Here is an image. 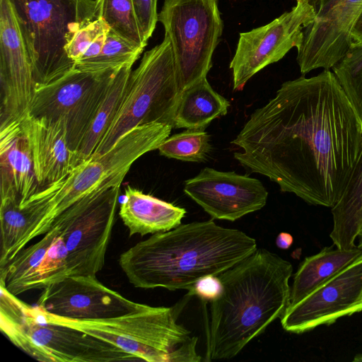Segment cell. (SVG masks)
I'll list each match as a JSON object with an SVG mask.
<instances>
[{
    "instance_id": "obj_13",
    "label": "cell",
    "mask_w": 362,
    "mask_h": 362,
    "mask_svg": "<svg viewBox=\"0 0 362 362\" xmlns=\"http://www.w3.org/2000/svg\"><path fill=\"white\" fill-rule=\"evenodd\" d=\"M315 12V21L303 30L297 49L300 73L330 69L352 44L351 30L362 11V0H308Z\"/></svg>"
},
{
    "instance_id": "obj_3",
    "label": "cell",
    "mask_w": 362,
    "mask_h": 362,
    "mask_svg": "<svg viewBox=\"0 0 362 362\" xmlns=\"http://www.w3.org/2000/svg\"><path fill=\"white\" fill-rule=\"evenodd\" d=\"M292 272L290 262L262 248L218 275L221 291L210 301L204 361L235 357L283 315Z\"/></svg>"
},
{
    "instance_id": "obj_33",
    "label": "cell",
    "mask_w": 362,
    "mask_h": 362,
    "mask_svg": "<svg viewBox=\"0 0 362 362\" xmlns=\"http://www.w3.org/2000/svg\"><path fill=\"white\" fill-rule=\"evenodd\" d=\"M221 291V284L218 276H207L202 278L189 290L188 295L197 296L204 302L216 298Z\"/></svg>"
},
{
    "instance_id": "obj_24",
    "label": "cell",
    "mask_w": 362,
    "mask_h": 362,
    "mask_svg": "<svg viewBox=\"0 0 362 362\" xmlns=\"http://www.w3.org/2000/svg\"><path fill=\"white\" fill-rule=\"evenodd\" d=\"M230 102L216 92L206 77L187 88L180 95L174 128L205 130L216 118L228 112Z\"/></svg>"
},
{
    "instance_id": "obj_1",
    "label": "cell",
    "mask_w": 362,
    "mask_h": 362,
    "mask_svg": "<svg viewBox=\"0 0 362 362\" xmlns=\"http://www.w3.org/2000/svg\"><path fill=\"white\" fill-rule=\"evenodd\" d=\"M231 144L234 158L283 192L332 208L359 154L362 124L333 71L283 83Z\"/></svg>"
},
{
    "instance_id": "obj_8",
    "label": "cell",
    "mask_w": 362,
    "mask_h": 362,
    "mask_svg": "<svg viewBox=\"0 0 362 362\" xmlns=\"http://www.w3.org/2000/svg\"><path fill=\"white\" fill-rule=\"evenodd\" d=\"M169 38L146 51L132 71L120 110L112 126L90 158L107 152L132 129L161 123L174 128V117L181 93Z\"/></svg>"
},
{
    "instance_id": "obj_22",
    "label": "cell",
    "mask_w": 362,
    "mask_h": 362,
    "mask_svg": "<svg viewBox=\"0 0 362 362\" xmlns=\"http://www.w3.org/2000/svg\"><path fill=\"white\" fill-rule=\"evenodd\" d=\"M362 258V247L341 249L333 244L307 257L299 265L291 287L289 305H293L341 271Z\"/></svg>"
},
{
    "instance_id": "obj_4",
    "label": "cell",
    "mask_w": 362,
    "mask_h": 362,
    "mask_svg": "<svg viewBox=\"0 0 362 362\" xmlns=\"http://www.w3.org/2000/svg\"><path fill=\"white\" fill-rule=\"evenodd\" d=\"M187 295L173 307L145 305L134 312L98 320H69L31 306L40 319L79 329L117 346L139 361L148 362H199L198 338L177 322Z\"/></svg>"
},
{
    "instance_id": "obj_37",
    "label": "cell",
    "mask_w": 362,
    "mask_h": 362,
    "mask_svg": "<svg viewBox=\"0 0 362 362\" xmlns=\"http://www.w3.org/2000/svg\"><path fill=\"white\" fill-rule=\"evenodd\" d=\"M358 246L362 247V230H361L358 236Z\"/></svg>"
},
{
    "instance_id": "obj_28",
    "label": "cell",
    "mask_w": 362,
    "mask_h": 362,
    "mask_svg": "<svg viewBox=\"0 0 362 362\" xmlns=\"http://www.w3.org/2000/svg\"><path fill=\"white\" fill-rule=\"evenodd\" d=\"M143 50L110 30L100 54L76 62L74 68L83 71L98 73L118 69L127 65L133 66Z\"/></svg>"
},
{
    "instance_id": "obj_27",
    "label": "cell",
    "mask_w": 362,
    "mask_h": 362,
    "mask_svg": "<svg viewBox=\"0 0 362 362\" xmlns=\"http://www.w3.org/2000/svg\"><path fill=\"white\" fill-rule=\"evenodd\" d=\"M97 17L111 31L132 45L144 49L147 45L135 12L133 0H96Z\"/></svg>"
},
{
    "instance_id": "obj_34",
    "label": "cell",
    "mask_w": 362,
    "mask_h": 362,
    "mask_svg": "<svg viewBox=\"0 0 362 362\" xmlns=\"http://www.w3.org/2000/svg\"><path fill=\"white\" fill-rule=\"evenodd\" d=\"M107 33L103 34L98 37L85 52L80 60L88 59L94 57L100 54L105 42ZM78 60V61H80Z\"/></svg>"
},
{
    "instance_id": "obj_6",
    "label": "cell",
    "mask_w": 362,
    "mask_h": 362,
    "mask_svg": "<svg viewBox=\"0 0 362 362\" xmlns=\"http://www.w3.org/2000/svg\"><path fill=\"white\" fill-rule=\"evenodd\" d=\"M172 129L161 123L136 127L123 135L107 152L90 158L59 185L40 194L44 209L39 221L25 240L23 248L35 238L45 235L54 219L76 202L120 185L133 163L146 153L158 149Z\"/></svg>"
},
{
    "instance_id": "obj_23",
    "label": "cell",
    "mask_w": 362,
    "mask_h": 362,
    "mask_svg": "<svg viewBox=\"0 0 362 362\" xmlns=\"http://www.w3.org/2000/svg\"><path fill=\"white\" fill-rule=\"evenodd\" d=\"M333 226L329 237L341 249L356 246L362 230V144L356 163L337 203L331 208Z\"/></svg>"
},
{
    "instance_id": "obj_14",
    "label": "cell",
    "mask_w": 362,
    "mask_h": 362,
    "mask_svg": "<svg viewBox=\"0 0 362 362\" xmlns=\"http://www.w3.org/2000/svg\"><path fill=\"white\" fill-rule=\"evenodd\" d=\"M362 311V258L317 287L281 317L287 332L300 334Z\"/></svg>"
},
{
    "instance_id": "obj_21",
    "label": "cell",
    "mask_w": 362,
    "mask_h": 362,
    "mask_svg": "<svg viewBox=\"0 0 362 362\" xmlns=\"http://www.w3.org/2000/svg\"><path fill=\"white\" fill-rule=\"evenodd\" d=\"M119 214L130 236H144L178 226L186 210L128 186Z\"/></svg>"
},
{
    "instance_id": "obj_7",
    "label": "cell",
    "mask_w": 362,
    "mask_h": 362,
    "mask_svg": "<svg viewBox=\"0 0 362 362\" xmlns=\"http://www.w3.org/2000/svg\"><path fill=\"white\" fill-rule=\"evenodd\" d=\"M1 288V330L17 347L40 361H139L117 346L79 329L37 317L31 305Z\"/></svg>"
},
{
    "instance_id": "obj_10",
    "label": "cell",
    "mask_w": 362,
    "mask_h": 362,
    "mask_svg": "<svg viewBox=\"0 0 362 362\" xmlns=\"http://www.w3.org/2000/svg\"><path fill=\"white\" fill-rule=\"evenodd\" d=\"M117 70L93 73L74 68L35 88L28 116L48 123L62 121L68 145L78 152Z\"/></svg>"
},
{
    "instance_id": "obj_25",
    "label": "cell",
    "mask_w": 362,
    "mask_h": 362,
    "mask_svg": "<svg viewBox=\"0 0 362 362\" xmlns=\"http://www.w3.org/2000/svg\"><path fill=\"white\" fill-rule=\"evenodd\" d=\"M132 67V65L124 66L115 71L78 149L84 161L93 156L117 116L125 95Z\"/></svg>"
},
{
    "instance_id": "obj_30",
    "label": "cell",
    "mask_w": 362,
    "mask_h": 362,
    "mask_svg": "<svg viewBox=\"0 0 362 362\" xmlns=\"http://www.w3.org/2000/svg\"><path fill=\"white\" fill-rule=\"evenodd\" d=\"M332 69L362 124V42H353Z\"/></svg>"
},
{
    "instance_id": "obj_15",
    "label": "cell",
    "mask_w": 362,
    "mask_h": 362,
    "mask_svg": "<svg viewBox=\"0 0 362 362\" xmlns=\"http://www.w3.org/2000/svg\"><path fill=\"white\" fill-rule=\"evenodd\" d=\"M0 126L27 115L35 85L28 52L9 0H0Z\"/></svg>"
},
{
    "instance_id": "obj_38",
    "label": "cell",
    "mask_w": 362,
    "mask_h": 362,
    "mask_svg": "<svg viewBox=\"0 0 362 362\" xmlns=\"http://www.w3.org/2000/svg\"><path fill=\"white\" fill-rule=\"evenodd\" d=\"M354 361H362V354H359L355 356Z\"/></svg>"
},
{
    "instance_id": "obj_12",
    "label": "cell",
    "mask_w": 362,
    "mask_h": 362,
    "mask_svg": "<svg viewBox=\"0 0 362 362\" xmlns=\"http://www.w3.org/2000/svg\"><path fill=\"white\" fill-rule=\"evenodd\" d=\"M296 1L290 11L265 25L240 33L230 64L234 90H242L255 74L300 46L303 30L315 21V12L308 0Z\"/></svg>"
},
{
    "instance_id": "obj_5",
    "label": "cell",
    "mask_w": 362,
    "mask_h": 362,
    "mask_svg": "<svg viewBox=\"0 0 362 362\" xmlns=\"http://www.w3.org/2000/svg\"><path fill=\"white\" fill-rule=\"evenodd\" d=\"M33 69L35 88L74 69L66 52L76 33L98 18L96 0H9Z\"/></svg>"
},
{
    "instance_id": "obj_9",
    "label": "cell",
    "mask_w": 362,
    "mask_h": 362,
    "mask_svg": "<svg viewBox=\"0 0 362 362\" xmlns=\"http://www.w3.org/2000/svg\"><path fill=\"white\" fill-rule=\"evenodd\" d=\"M158 21L170 40L182 91L212 66L223 29L218 0H165Z\"/></svg>"
},
{
    "instance_id": "obj_35",
    "label": "cell",
    "mask_w": 362,
    "mask_h": 362,
    "mask_svg": "<svg viewBox=\"0 0 362 362\" xmlns=\"http://www.w3.org/2000/svg\"><path fill=\"white\" fill-rule=\"evenodd\" d=\"M293 238L292 235L286 232L280 233L276 240V244L278 247L282 250L288 249L293 244Z\"/></svg>"
},
{
    "instance_id": "obj_17",
    "label": "cell",
    "mask_w": 362,
    "mask_h": 362,
    "mask_svg": "<svg viewBox=\"0 0 362 362\" xmlns=\"http://www.w3.org/2000/svg\"><path fill=\"white\" fill-rule=\"evenodd\" d=\"M184 192L213 218L230 221L261 209L268 197L259 180L208 167L185 181Z\"/></svg>"
},
{
    "instance_id": "obj_31",
    "label": "cell",
    "mask_w": 362,
    "mask_h": 362,
    "mask_svg": "<svg viewBox=\"0 0 362 362\" xmlns=\"http://www.w3.org/2000/svg\"><path fill=\"white\" fill-rule=\"evenodd\" d=\"M108 25L100 18L80 29L66 45V52L74 64L81 59L90 45L100 35L110 31Z\"/></svg>"
},
{
    "instance_id": "obj_26",
    "label": "cell",
    "mask_w": 362,
    "mask_h": 362,
    "mask_svg": "<svg viewBox=\"0 0 362 362\" xmlns=\"http://www.w3.org/2000/svg\"><path fill=\"white\" fill-rule=\"evenodd\" d=\"M38 204L32 201L23 207L16 199H1L0 269L11 261L19 243L37 220Z\"/></svg>"
},
{
    "instance_id": "obj_32",
    "label": "cell",
    "mask_w": 362,
    "mask_h": 362,
    "mask_svg": "<svg viewBox=\"0 0 362 362\" xmlns=\"http://www.w3.org/2000/svg\"><path fill=\"white\" fill-rule=\"evenodd\" d=\"M158 0H133L137 20L145 40L148 42L158 22Z\"/></svg>"
},
{
    "instance_id": "obj_19",
    "label": "cell",
    "mask_w": 362,
    "mask_h": 362,
    "mask_svg": "<svg viewBox=\"0 0 362 362\" xmlns=\"http://www.w3.org/2000/svg\"><path fill=\"white\" fill-rule=\"evenodd\" d=\"M21 124L29 141L39 194L59 185L84 162L69 148L62 121L48 123L27 115Z\"/></svg>"
},
{
    "instance_id": "obj_29",
    "label": "cell",
    "mask_w": 362,
    "mask_h": 362,
    "mask_svg": "<svg viewBox=\"0 0 362 362\" xmlns=\"http://www.w3.org/2000/svg\"><path fill=\"white\" fill-rule=\"evenodd\" d=\"M210 136L204 130L187 129L168 136L158 148L161 156L187 162H204L211 151Z\"/></svg>"
},
{
    "instance_id": "obj_16",
    "label": "cell",
    "mask_w": 362,
    "mask_h": 362,
    "mask_svg": "<svg viewBox=\"0 0 362 362\" xmlns=\"http://www.w3.org/2000/svg\"><path fill=\"white\" fill-rule=\"evenodd\" d=\"M36 306L66 319L98 320L126 315L145 304L124 298L96 276L71 275L43 289Z\"/></svg>"
},
{
    "instance_id": "obj_2",
    "label": "cell",
    "mask_w": 362,
    "mask_h": 362,
    "mask_svg": "<svg viewBox=\"0 0 362 362\" xmlns=\"http://www.w3.org/2000/svg\"><path fill=\"white\" fill-rule=\"evenodd\" d=\"M257 250L253 238L210 220L155 233L122 252L119 264L136 288L189 291L202 278L219 275Z\"/></svg>"
},
{
    "instance_id": "obj_18",
    "label": "cell",
    "mask_w": 362,
    "mask_h": 362,
    "mask_svg": "<svg viewBox=\"0 0 362 362\" xmlns=\"http://www.w3.org/2000/svg\"><path fill=\"white\" fill-rule=\"evenodd\" d=\"M71 275L60 230L53 225L39 241L24 247L0 269V286L17 296L43 290Z\"/></svg>"
},
{
    "instance_id": "obj_11",
    "label": "cell",
    "mask_w": 362,
    "mask_h": 362,
    "mask_svg": "<svg viewBox=\"0 0 362 362\" xmlns=\"http://www.w3.org/2000/svg\"><path fill=\"white\" fill-rule=\"evenodd\" d=\"M119 188L113 186L88 195L53 221L65 245L71 275L96 276L103 268Z\"/></svg>"
},
{
    "instance_id": "obj_36",
    "label": "cell",
    "mask_w": 362,
    "mask_h": 362,
    "mask_svg": "<svg viewBox=\"0 0 362 362\" xmlns=\"http://www.w3.org/2000/svg\"><path fill=\"white\" fill-rule=\"evenodd\" d=\"M351 35L352 42H362V11L354 24Z\"/></svg>"
},
{
    "instance_id": "obj_20",
    "label": "cell",
    "mask_w": 362,
    "mask_h": 362,
    "mask_svg": "<svg viewBox=\"0 0 362 362\" xmlns=\"http://www.w3.org/2000/svg\"><path fill=\"white\" fill-rule=\"evenodd\" d=\"M21 122L0 126L1 199H16L20 207L40 193L29 141Z\"/></svg>"
}]
</instances>
